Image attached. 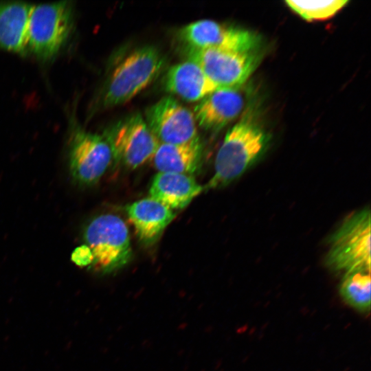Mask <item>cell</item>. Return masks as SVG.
I'll return each instance as SVG.
<instances>
[{"mask_svg": "<svg viewBox=\"0 0 371 371\" xmlns=\"http://www.w3.org/2000/svg\"><path fill=\"white\" fill-rule=\"evenodd\" d=\"M251 108L226 133L214 163V173L204 189L225 187L239 178L265 153L270 135Z\"/></svg>", "mask_w": 371, "mask_h": 371, "instance_id": "6da1fadb", "label": "cell"}, {"mask_svg": "<svg viewBox=\"0 0 371 371\" xmlns=\"http://www.w3.org/2000/svg\"><path fill=\"white\" fill-rule=\"evenodd\" d=\"M74 27L71 1L32 5L26 38V54L41 62L53 60L67 43Z\"/></svg>", "mask_w": 371, "mask_h": 371, "instance_id": "7a4b0ae2", "label": "cell"}, {"mask_svg": "<svg viewBox=\"0 0 371 371\" xmlns=\"http://www.w3.org/2000/svg\"><path fill=\"white\" fill-rule=\"evenodd\" d=\"M164 64L162 54L154 46L132 51L109 76L101 93V105L110 107L128 102L157 78Z\"/></svg>", "mask_w": 371, "mask_h": 371, "instance_id": "3957f363", "label": "cell"}, {"mask_svg": "<svg viewBox=\"0 0 371 371\" xmlns=\"http://www.w3.org/2000/svg\"><path fill=\"white\" fill-rule=\"evenodd\" d=\"M83 239L92 257L89 269L95 272L111 273L131 259L128 227L116 215L104 214L93 218L84 229Z\"/></svg>", "mask_w": 371, "mask_h": 371, "instance_id": "277c9868", "label": "cell"}, {"mask_svg": "<svg viewBox=\"0 0 371 371\" xmlns=\"http://www.w3.org/2000/svg\"><path fill=\"white\" fill-rule=\"evenodd\" d=\"M326 265L344 274L370 271V212L364 208L349 215L330 236Z\"/></svg>", "mask_w": 371, "mask_h": 371, "instance_id": "5b68a950", "label": "cell"}, {"mask_svg": "<svg viewBox=\"0 0 371 371\" xmlns=\"http://www.w3.org/2000/svg\"><path fill=\"white\" fill-rule=\"evenodd\" d=\"M68 157L73 180L81 186L96 183L113 159L111 147L103 135L86 131L69 114Z\"/></svg>", "mask_w": 371, "mask_h": 371, "instance_id": "8992f818", "label": "cell"}, {"mask_svg": "<svg viewBox=\"0 0 371 371\" xmlns=\"http://www.w3.org/2000/svg\"><path fill=\"white\" fill-rule=\"evenodd\" d=\"M188 60L196 63L218 89H239L260 61L258 51L236 52L188 48Z\"/></svg>", "mask_w": 371, "mask_h": 371, "instance_id": "52a82bcc", "label": "cell"}, {"mask_svg": "<svg viewBox=\"0 0 371 371\" xmlns=\"http://www.w3.org/2000/svg\"><path fill=\"white\" fill-rule=\"evenodd\" d=\"M102 135L111 147L113 159L129 169H135L152 159L159 144L139 113L118 121Z\"/></svg>", "mask_w": 371, "mask_h": 371, "instance_id": "ba28073f", "label": "cell"}, {"mask_svg": "<svg viewBox=\"0 0 371 371\" xmlns=\"http://www.w3.org/2000/svg\"><path fill=\"white\" fill-rule=\"evenodd\" d=\"M180 38L193 49H218L236 52L257 51L260 36L251 31L203 19L190 23L179 32Z\"/></svg>", "mask_w": 371, "mask_h": 371, "instance_id": "9c48e42d", "label": "cell"}, {"mask_svg": "<svg viewBox=\"0 0 371 371\" xmlns=\"http://www.w3.org/2000/svg\"><path fill=\"white\" fill-rule=\"evenodd\" d=\"M144 120L159 143L180 144L199 139L193 113L172 96L150 106Z\"/></svg>", "mask_w": 371, "mask_h": 371, "instance_id": "30bf717a", "label": "cell"}, {"mask_svg": "<svg viewBox=\"0 0 371 371\" xmlns=\"http://www.w3.org/2000/svg\"><path fill=\"white\" fill-rule=\"evenodd\" d=\"M244 106V98L239 89H218L196 105V122L205 130L218 131L235 120Z\"/></svg>", "mask_w": 371, "mask_h": 371, "instance_id": "8fae6325", "label": "cell"}, {"mask_svg": "<svg viewBox=\"0 0 371 371\" xmlns=\"http://www.w3.org/2000/svg\"><path fill=\"white\" fill-rule=\"evenodd\" d=\"M126 212L137 237L145 245L155 243L175 217L172 210L150 197L128 205Z\"/></svg>", "mask_w": 371, "mask_h": 371, "instance_id": "7c38bea8", "label": "cell"}, {"mask_svg": "<svg viewBox=\"0 0 371 371\" xmlns=\"http://www.w3.org/2000/svg\"><path fill=\"white\" fill-rule=\"evenodd\" d=\"M166 91L188 102L200 101L218 89L194 63L187 61L171 67L164 80Z\"/></svg>", "mask_w": 371, "mask_h": 371, "instance_id": "4fadbf2b", "label": "cell"}, {"mask_svg": "<svg viewBox=\"0 0 371 371\" xmlns=\"http://www.w3.org/2000/svg\"><path fill=\"white\" fill-rule=\"evenodd\" d=\"M203 190L191 175L159 172L153 179L149 195L172 210L186 207Z\"/></svg>", "mask_w": 371, "mask_h": 371, "instance_id": "5bb4252c", "label": "cell"}, {"mask_svg": "<svg viewBox=\"0 0 371 371\" xmlns=\"http://www.w3.org/2000/svg\"><path fill=\"white\" fill-rule=\"evenodd\" d=\"M32 5L25 2H0V49L26 54V38Z\"/></svg>", "mask_w": 371, "mask_h": 371, "instance_id": "9a60e30c", "label": "cell"}, {"mask_svg": "<svg viewBox=\"0 0 371 371\" xmlns=\"http://www.w3.org/2000/svg\"><path fill=\"white\" fill-rule=\"evenodd\" d=\"M152 159L160 172L192 176L201 165V144L199 139L180 144L159 143Z\"/></svg>", "mask_w": 371, "mask_h": 371, "instance_id": "2e32d148", "label": "cell"}, {"mask_svg": "<svg viewBox=\"0 0 371 371\" xmlns=\"http://www.w3.org/2000/svg\"><path fill=\"white\" fill-rule=\"evenodd\" d=\"M339 294L350 307L366 313L370 308V273L358 270L344 274L339 284Z\"/></svg>", "mask_w": 371, "mask_h": 371, "instance_id": "e0dca14e", "label": "cell"}, {"mask_svg": "<svg viewBox=\"0 0 371 371\" xmlns=\"http://www.w3.org/2000/svg\"><path fill=\"white\" fill-rule=\"evenodd\" d=\"M294 12L307 21L324 20L334 16L348 1H286Z\"/></svg>", "mask_w": 371, "mask_h": 371, "instance_id": "ac0fdd59", "label": "cell"}, {"mask_svg": "<svg viewBox=\"0 0 371 371\" xmlns=\"http://www.w3.org/2000/svg\"><path fill=\"white\" fill-rule=\"evenodd\" d=\"M74 262L80 267H90L92 257L89 248L83 245L77 247L72 254Z\"/></svg>", "mask_w": 371, "mask_h": 371, "instance_id": "d6986e66", "label": "cell"}]
</instances>
